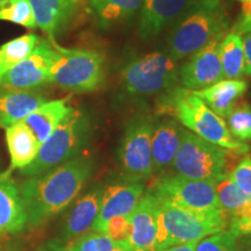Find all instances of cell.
<instances>
[{"label": "cell", "instance_id": "obj_1", "mask_svg": "<svg viewBox=\"0 0 251 251\" xmlns=\"http://www.w3.org/2000/svg\"><path fill=\"white\" fill-rule=\"evenodd\" d=\"M92 172V159L80 156L25 180L19 190L28 227L39 228L64 211L78 197Z\"/></svg>", "mask_w": 251, "mask_h": 251}, {"label": "cell", "instance_id": "obj_2", "mask_svg": "<svg viewBox=\"0 0 251 251\" xmlns=\"http://www.w3.org/2000/svg\"><path fill=\"white\" fill-rule=\"evenodd\" d=\"M162 114H169L200 139L237 155H246L250 147L234 139L227 122L212 111L192 90L175 86L163 93L157 102Z\"/></svg>", "mask_w": 251, "mask_h": 251}, {"label": "cell", "instance_id": "obj_3", "mask_svg": "<svg viewBox=\"0 0 251 251\" xmlns=\"http://www.w3.org/2000/svg\"><path fill=\"white\" fill-rule=\"evenodd\" d=\"M229 19L220 0H194L172 25L168 39V54L176 62L190 57L227 33Z\"/></svg>", "mask_w": 251, "mask_h": 251}, {"label": "cell", "instance_id": "obj_4", "mask_svg": "<svg viewBox=\"0 0 251 251\" xmlns=\"http://www.w3.org/2000/svg\"><path fill=\"white\" fill-rule=\"evenodd\" d=\"M240 155L200 139L192 131L181 130L179 148L174 166L177 175L197 180L218 183L233 171L234 162Z\"/></svg>", "mask_w": 251, "mask_h": 251}, {"label": "cell", "instance_id": "obj_5", "mask_svg": "<svg viewBox=\"0 0 251 251\" xmlns=\"http://www.w3.org/2000/svg\"><path fill=\"white\" fill-rule=\"evenodd\" d=\"M90 131V120L85 113L71 107L54 133L41 144L34 162L21 169V172L28 177L40 176L75 158L89 140Z\"/></svg>", "mask_w": 251, "mask_h": 251}, {"label": "cell", "instance_id": "obj_6", "mask_svg": "<svg viewBox=\"0 0 251 251\" xmlns=\"http://www.w3.org/2000/svg\"><path fill=\"white\" fill-rule=\"evenodd\" d=\"M56 55L50 68V84L71 92L99 90L105 81V57L87 49H68L50 41Z\"/></svg>", "mask_w": 251, "mask_h": 251}, {"label": "cell", "instance_id": "obj_7", "mask_svg": "<svg viewBox=\"0 0 251 251\" xmlns=\"http://www.w3.org/2000/svg\"><path fill=\"white\" fill-rule=\"evenodd\" d=\"M179 67L168 51H152L131 59L121 71V84L133 98L163 94L177 86Z\"/></svg>", "mask_w": 251, "mask_h": 251}, {"label": "cell", "instance_id": "obj_8", "mask_svg": "<svg viewBox=\"0 0 251 251\" xmlns=\"http://www.w3.org/2000/svg\"><path fill=\"white\" fill-rule=\"evenodd\" d=\"M159 201L164 212L170 247L199 242L207 236L226 230L228 227V215L224 209L198 212L185 208L164 198H159Z\"/></svg>", "mask_w": 251, "mask_h": 251}, {"label": "cell", "instance_id": "obj_9", "mask_svg": "<svg viewBox=\"0 0 251 251\" xmlns=\"http://www.w3.org/2000/svg\"><path fill=\"white\" fill-rule=\"evenodd\" d=\"M155 122L149 115H139L126 126L118 156L128 181L141 183L153 174L151 139Z\"/></svg>", "mask_w": 251, "mask_h": 251}, {"label": "cell", "instance_id": "obj_10", "mask_svg": "<svg viewBox=\"0 0 251 251\" xmlns=\"http://www.w3.org/2000/svg\"><path fill=\"white\" fill-rule=\"evenodd\" d=\"M152 193L193 211L222 209L213 181L190 179L179 175L166 176L155 184Z\"/></svg>", "mask_w": 251, "mask_h": 251}, {"label": "cell", "instance_id": "obj_11", "mask_svg": "<svg viewBox=\"0 0 251 251\" xmlns=\"http://www.w3.org/2000/svg\"><path fill=\"white\" fill-rule=\"evenodd\" d=\"M55 55L56 50L52 43L41 39L26 59L0 77V87L29 91L50 84V68Z\"/></svg>", "mask_w": 251, "mask_h": 251}, {"label": "cell", "instance_id": "obj_12", "mask_svg": "<svg viewBox=\"0 0 251 251\" xmlns=\"http://www.w3.org/2000/svg\"><path fill=\"white\" fill-rule=\"evenodd\" d=\"M225 35H219L190 56L179 68V83L188 90H202L224 79L220 61V42Z\"/></svg>", "mask_w": 251, "mask_h": 251}, {"label": "cell", "instance_id": "obj_13", "mask_svg": "<svg viewBox=\"0 0 251 251\" xmlns=\"http://www.w3.org/2000/svg\"><path fill=\"white\" fill-rule=\"evenodd\" d=\"M194 0H142L137 34L149 41L157 37L177 20Z\"/></svg>", "mask_w": 251, "mask_h": 251}, {"label": "cell", "instance_id": "obj_14", "mask_svg": "<svg viewBox=\"0 0 251 251\" xmlns=\"http://www.w3.org/2000/svg\"><path fill=\"white\" fill-rule=\"evenodd\" d=\"M144 187L137 181L115 184L103 190L100 209L91 230L102 233L103 227L115 216H128L143 197Z\"/></svg>", "mask_w": 251, "mask_h": 251}, {"label": "cell", "instance_id": "obj_15", "mask_svg": "<svg viewBox=\"0 0 251 251\" xmlns=\"http://www.w3.org/2000/svg\"><path fill=\"white\" fill-rule=\"evenodd\" d=\"M159 199L148 191L130 213V238L128 251H156V211Z\"/></svg>", "mask_w": 251, "mask_h": 251}, {"label": "cell", "instance_id": "obj_16", "mask_svg": "<svg viewBox=\"0 0 251 251\" xmlns=\"http://www.w3.org/2000/svg\"><path fill=\"white\" fill-rule=\"evenodd\" d=\"M27 227L20 190L12 179L11 171L0 174V236L19 234Z\"/></svg>", "mask_w": 251, "mask_h": 251}, {"label": "cell", "instance_id": "obj_17", "mask_svg": "<svg viewBox=\"0 0 251 251\" xmlns=\"http://www.w3.org/2000/svg\"><path fill=\"white\" fill-rule=\"evenodd\" d=\"M102 192L101 187H96L77 200L63 222L61 241L71 242L91 229L98 216Z\"/></svg>", "mask_w": 251, "mask_h": 251}, {"label": "cell", "instance_id": "obj_18", "mask_svg": "<svg viewBox=\"0 0 251 251\" xmlns=\"http://www.w3.org/2000/svg\"><path fill=\"white\" fill-rule=\"evenodd\" d=\"M37 27L50 41L76 14L80 0H29Z\"/></svg>", "mask_w": 251, "mask_h": 251}, {"label": "cell", "instance_id": "obj_19", "mask_svg": "<svg viewBox=\"0 0 251 251\" xmlns=\"http://www.w3.org/2000/svg\"><path fill=\"white\" fill-rule=\"evenodd\" d=\"M181 130L183 128L176 120L155 122L151 139L153 172L163 174L174 164L176 153L180 144Z\"/></svg>", "mask_w": 251, "mask_h": 251}, {"label": "cell", "instance_id": "obj_20", "mask_svg": "<svg viewBox=\"0 0 251 251\" xmlns=\"http://www.w3.org/2000/svg\"><path fill=\"white\" fill-rule=\"evenodd\" d=\"M45 102V97L35 90L0 87V127L6 129L9 126L23 121Z\"/></svg>", "mask_w": 251, "mask_h": 251}, {"label": "cell", "instance_id": "obj_21", "mask_svg": "<svg viewBox=\"0 0 251 251\" xmlns=\"http://www.w3.org/2000/svg\"><path fill=\"white\" fill-rule=\"evenodd\" d=\"M248 90V83L240 79H224L202 90L193 91L196 96L216 113L219 117L227 118L236 102L244 96Z\"/></svg>", "mask_w": 251, "mask_h": 251}, {"label": "cell", "instance_id": "obj_22", "mask_svg": "<svg viewBox=\"0 0 251 251\" xmlns=\"http://www.w3.org/2000/svg\"><path fill=\"white\" fill-rule=\"evenodd\" d=\"M6 144L11 156V170L24 169L36 158L41 143L24 121L6 128Z\"/></svg>", "mask_w": 251, "mask_h": 251}, {"label": "cell", "instance_id": "obj_23", "mask_svg": "<svg viewBox=\"0 0 251 251\" xmlns=\"http://www.w3.org/2000/svg\"><path fill=\"white\" fill-rule=\"evenodd\" d=\"M69 99L70 98L47 101L23 120L41 144L49 139L50 135L54 133L57 126L70 112L71 107L68 105Z\"/></svg>", "mask_w": 251, "mask_h": 251}, {"label": "cell", "instance_id": "obj_24", "mask_svg": "<svg viewBox=\"0 0 251 251\" xmlns=\"http://www.w3.org/2000/svg\"><path fill=\"white\" fill-rule=\"evenodd\" d=\"M219 51L224 78L237 79L243 76L246 59L241 34L234 30L226 33L220 42Z\"/></svg>", "mask_w": 251, "mask_h": 251}, {"label": "cell", "instance_id": "obj_25", "mask_svg": "<svg viewBox=\"0 0 251 251\" xmlns=\"http://www.w3.org/2000/svg\"><path fill=\"white\" fill-rule=\"evenodd\" d=\"M93 12L102 25L124 23L139 12L142 0H90Z\"/></svg>", "mask_w": 251, "mask_h": 251}, {"label": "cell", "instance_id": "obj_26", "mask_svg": "<svg viewBox=\"0 0 251 251\" xmlns=\"http://www.w3.org/2000/svg\"><path fill=\"white\" fill-rule=\"evenodd\" d=\"M40 37L27 33L0 46V77L29 56L39 45Z\"/></svg>", "mask_w": 251, "mask_h": 251}, {"label": "cell", "instance_id": "obj_27", "mask_svg": "<svg viewBox=\"0 0 251 251\" xmlns=\"http://www.w3.org/2000/svg\"><path fill=\"white\" fill-rule=\"evenodd\" d=\"M228 128L234 139L240 142L251 141V105L238 100L227 117Z\"/></svg>", "mask_w": 251, "mask_h": 251}, {"label": "cell", "instance_id": "obj_28", "mask_svg": "<svg viewBox=\"0 0 251 251\" xmlns=\"http://www.w3.org/2000/svg\"><path fill=\"white\" fill-rule=\"evenodd\" d=\"M215 191L220 205L228 216L251 199V196L243 192L229 176L215 184Z\"/></svg>", "mask_w": 251, "mask_h": 251}, {"label": "cell", "instance_id": "obj_29", "mask_svg": "<svg viewBox=\"0 0 251 251\" xmlns=\"http://www.w3.org/2000/svg\"><path fill=\"white\" fill-rule=\"evenodd\" d=\"M0 21H8L29 29L37 27L29 0H12L2 6L0 8Z\"/></svg>", "mask_w": 251, "mask_h": 251}, {"label": "cell", "instance_id": "obj_30", "mask_svg": "<svg viewBox=\"0 0 251 251\" xmlns=\"http://www.w3.org/2000/svg\"><path fill=\"white\" fill-rule=\"evenodd\" d=\"M72 251H112L118 248L107 235L91 230L68 243Z\"/></svg>", "mask_w": 251, "mask_h": 251}, {"label": "cell", "instance_id": "obj_31", "mask_svg": "<svg viewBox=\"0 0 251 251\" xmlns=\"http://www.w3.org/2000/svg\"><path fill=\"white\" fill-rule=\"evenodd\" d=\"M196 251H241L238 237L230 230H222L203 238L197 244Z\"/></svg>", "mask_w": 251, "mask_h": 251}, {"label": "cell", "instance_id": "obj_32", "mask_svg": "<svg viewBox=\"0 0 251 251\" xmlns=\"http://www.w3.org/2000/svg\"><path fill=\"white\" fill-rule=\"evenodd\" d=\"M130 221L129 216H115L107 221L103 227L102 233L106 234L117 244L118 248L129 250L130 238Z\"/></svg>", "mask_w": 251, "mask_h": 251}, {"label": "cell", "instance_id": "obj_33", "mask_svg": "<svg viewBox=\"0 0 251 251\" xmlns=\"http://www.w3.org/2000/svg\"><path fill=\"white\" fill-rule=\"evenodd\" d=\"M229 230L241 238L251 234V199L228 216Z\"/></svg>", "mask_w": 251, "mask_h": 251}, {"label": "cell", "instance_id": "obj_34", "mask_svg": "<svg viewBox=\"0 0 251 251\" xmlns=\"http://www.w3.org/2000/svg\"><path fill=\"white\" fill-rule=\"evenodd\" d=\"M229 177L237 184V186L243 192L251 196V153L247 155L235 166Z\"/></svg>", "mask_w": 251, "mask_h": 251}, {"label": "cell", "instance_id": "obj_35", "mask_svg": "<svg viewBox=\"0 0 251 251\" xmlns=\"http://www.w3.org/2000/svg\"><path fill=\"white\" fill-rule=\"evenodd\" d=\"M243 40V49H244V59H246V65H244V75L251 77V30L246 33Z\"/></svg>", "mask_w": 251, "mask_h": 251}, {"label": "cell", "instance_id": "obj_36", "mask_svg": "<svg viewBox=\"0 0 251 251\" xmlns=\"http://www.w3.org/2000/svg\"><path fill=\"white\" fill-rule=\"evenodd\" d=\"M36 251H72L68 244L61 240H50L37 248Z\"/></svg>", "mask_w": 251, "mask_h": 251}, {"label": "cell", "instance_id": "obj_37", "mask_svg": "<svg viewBox=\"0 0 251 251\" xmlns=\"http://www.w3.org/2000/svg\"><path fill=\"white\" fill-rule=\"evenodd\" d=\"M251 30V14L248 17H241L234 26V31L238 34H246Z\"/></svg>", "mask_w": 251, "mask_h": 251}, {"label": "cell", "instance_id": "obj_38", "mask_svg": "<svg viewBox=\"0 0 251 251\" xmlns=\"http://www.w3.org/2000/svg\"><path fill=\"white\" fill-rule=\"evenodd\" d=\"M198 242H191V243H184V244H177V246H172L164 249L163 251H196Z\"/></svg>", "mask_w": 251, "mask_h": 251}, {"label": "cell", "instance_id": "obj_39", "mask_svg": "<svg viewBox=\"0 0 251 251\" xmlns=\"http://www.w3.org/2000/svg\"><path fill=\"white\" fill-rule=\"evenodd\" d=\"M238 244H240L241 251H251V234L243 236Z\"/></svg>", "mask_w": 251, "mask_h": 251}, {"label": "cell", "instance_id": "obj_40", "mask_svg": "<svg viewBox=\"0 0 251 251\" xmlns=\"http://www.w3.org/2000/svg\"><path fill=\"white\" fill-rule=\"evenodd\" d=\"M243 4V11L241 17H248L251 14V0H238Z\"/></svg>", "mask_w": 251, "mask_h": 251}, {"label": "cell", "instance_id": "obj_41", "mask_svg": "<svg viewBox=\"0 0 251 251\" xmlns=\"http://www.w3.org/2000/svg\"><path fill=\"white\" fill-rule=\"evenodd\" d=\"M12 0H0V8L2 7V6H5L6 4H8V2H11Z\"/></svg>", "mask_w": 251, "mask_h": 251}, {"label": "cell", "instance_id": "obj_42", "mask_svg": "<svg viewBox=\"0 0 251 251\" xmlns=\"http://www.w3.org/2000/svg\"><path fill=\"white\" fill-rule=\"evenodd\" d=\"M112 251H127L126 249H122V248H115L114 250H112Z\"/></svg>", "mask_w": 251, "mask_h": 251}, {"label": "cell", "instance_id": "obj_43", "mask_svg": "<svg viewBox=\"0 0 251 251\" xmlns=\"http://www.w3.org/2000/svg\"><path fill=\"white\" fill-rule=\"evenodd\" d=\"M0 251H7V250H6V249H5V248H4V247H2V246H1V244H0Z\"/></svg>", "mask_w": 251, "mask_h": 251}]
</instances>
